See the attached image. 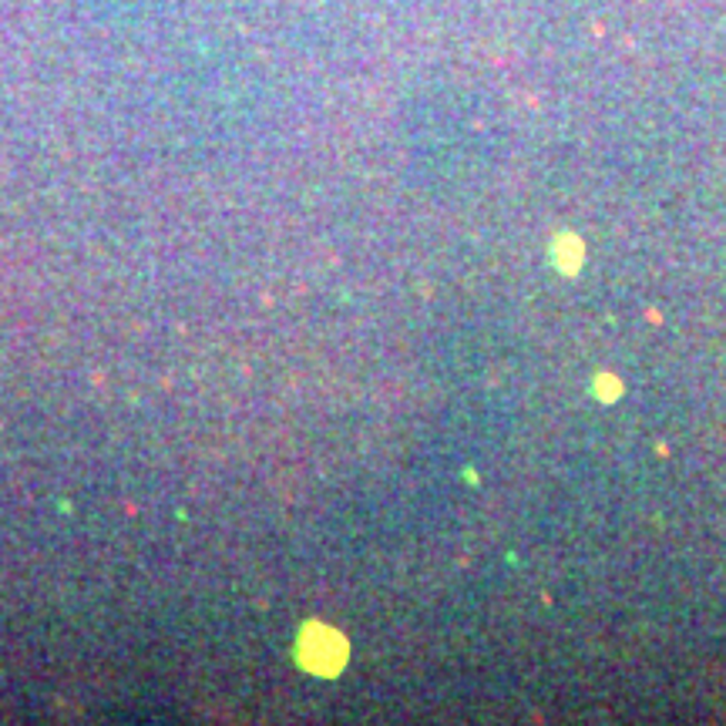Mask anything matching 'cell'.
<instances>
[{"mask_svg": "<svg viewBox=\"0 0 726 726\" xmlns=\"http://www.w3.org/2000/svg\"><path fill=\"white\" fill-rule=\"evenodd\" d=\"M346 659V646L330 629H310L303 639V663L316 673H336Z\"/></svg>", "mask_w": 726, "mask_h": 726, "instance_id": "cell-1", "label": "cell"}]
</instances>
